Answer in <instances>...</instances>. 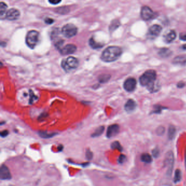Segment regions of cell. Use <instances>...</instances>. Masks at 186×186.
Returning a JSON list of instances; mask_svg holds the SVG:
<instances>
[{"label":"cell","instance_id":"1","mask_svg":"<svg viewBox=\"0 0 186 186\" xmlns=\"http://www.w3.org/2000/svg\"><path fill=\"white\" fill-rule=\"evenodd\" d=\"M156 72L154 70H148L140 76V83L144 86H146L151 92H156L159 89V86L156 83Z\"/></svg>","mask_w":186,"mask_h":186},{"label":"cell","instance_id":"2","mask_svg":"<svg viewBox=\"0 0 186 186\" xmlns=\"http://www.w3.org/2000/svg\"><path fill=\"white\" fill-rule=\"evenodd\" d=\"M122 51L120 47L111 46L106 48L103 51L101 59L106 62H111L118 59L122 54Z\"/></svg>","mask_w":186,"mask_h":186},{"label":"cell","instance_id":"3","mask_svg":"<svg viewBox=\"0 0 186 186\" xmlns=\"http://www.w3.org/2000/svg\"><path fill=\"white\" fill-rule=\"evenodd\" d=\"M39 32L35 30L29 31L26 37V43L31 49H34L37 45L39 41Z\"/></svg>","mask_w":186,"mask_h":186},{"label":"cell","instance_id":"4","mask_svg":"<svg viewBox=\"0 0 186 186\" xmlns=\"http://www.w3.org/2000/svg\"><path fill=\"white\" fill-rule=\"evenodd\" d=\"M79 66V61L76 57H69L66 59L62 61L61 66L65 71H69L73 69H75Z\"/></svg>","mask_w":186,"mask_h":186},{"label":"cell","instance_id":"5","mask_svg":"<svg viewBox=\"0 0 186 186\" xmlns=\"http://www.w3.org/2000/svg\"><path fill=\"white\" fill-rule=\"evenodd\" d=\"M78 32V29L72 24H68L64 26L61 30V33L64 37L67 38H72L75 36Z\"/></svg>","mask_w":186,"mask_h":186},{"label":"cell","instance_id":"6","mask_svg":"<svg viewBox=\"0 0 186 186\" xmlns=\"http://www.w3.org/2000/svg\"><path fill=\"white\" fill-rule=\"evenodd\" d=\"M173 163L174 156L173 152L170 151L166 153L164 160V164L165 167L167 168V174L168 175H171L173 169Z\"/></svg>","mask_w":186,"mask_h":186},{"label":"cell","instance_id":"7","mask_svg":"<svg viewBox=\"0 0 186 186\" xmlns=\"http://www.w3.org/2000/svg\"><path fill=\"white\" fill-rule=\"evenodd\" d=\"M155 13L148 6H144L141 10V17L144 20H150L155 17Z\"/></svg>","mask_w":186,"mask_h":186},{"label":"cell","instance_id":"8","mask_svg":"<svg viewBox=\"0 0 186 186\" xmlns=\"http://www.w3.org/2000/svg\"><path fill=\"white\" fill-rule=\"evenodd\" d=\"M162 30V27L159 25H153L149 29L147 36L150 39H155L160 34Z\"/></svg>","mask_w":186,"mask_h":186},{"label":"cell","instance_id":"9","mask_svg":"<svg viewBox=\"0 0 186 186\" xmlns=\"http://www.w3.org/2000/svg\"><path fill=\"white\" fill-rule=\"evenodd\" d=\"M136 86V80L134 78H130L126 80L123 84L124 89L128 92H132L135 90Z\"/></svg>","mask_w":186,"mask_h":186},{"label":"cell","instance_id":"10","mask_svg":"<svg viewBox=\"0 0 186 186\" xmlns=\"http://www.w3.org/2000/svg\"><path fill=\"white\" fill-rule=\"evenodd\" d=\"M20 15V13L19 10L15 8H10L7 12L5 17L7 20L13 21L17 20L19 17Z\"/></svg>","mask_w":186,"mask_h":186},{"label":"cell","instance_id":"11","mask_svg":"<svg viewBox=\"0 0 186 186\" xmlns=\"http://www.w3.org/2000/svg\"><path fill=\"white\" fill-rule=\"evenodd\" d=\"M76 50V47L72 44H68L66 46L62 48L60 50V52L62 55H67L74 53Z\"/></svg>","mask_w":186,"mask_h":186},{"label":"cell","instance_id":"12","mask_svg":"<svg viewBox=\"0 0 186 186\" xmlns=\"http://www.w3.org/2000/svg\"><path fill=\"white\" fill-rule=\"evenodd\" d=\"M0 178L1 180H10L12 178L11 173L8 168L5 165H2L0 169Z\"/></svg>","mask_w":186,"mask_h":186},{"label":"cell","instance_id":"13","mask_svg":"<svg viewBox=\"0 0 186 186\" xmlns=\"http://www.w3.org/2000/svg\"><path fill=\"white\" fill-rule=\"evenodd\" d=\"M120 127L117 124H113L108 127L106 131V136L108 138H112L117 135L119 132Z\"/></svg>","mask_w":186,"mask_h":186},{"label":"cell","instance_id":"14","mask_svg":"<svg viewBox=\"0 0 186 186\" xmlns=\"http://www.w3.org/2000/svg\"><path fill=\"white\" fill-rule=\"evenodd\" d=\"M136 103L133 99H129L126 102L125 106H124V109L127 111V113H130L133 112L135 110L136 108Z\"/></svg>","mask_w":186,"mask_h":186},{"label":"cell","instance_id":"15","mask_svg":"<svg viewBox=\"0 0 186 186\" xmlns=\"http://www.w3.org/2000/svg\"><path fill=\"white\" fill-rule=\"evenodd\" d=\"M176 37V34L175 31L170 30L169 32L164 36V41L167 43H171L175 40Z\"/></svg>","mask_w":186,"mask_h":186},{"label":"cell","instance_id":"16","mask_svg":"<svg viewBox=\"0 0 186 186\" xmlns=\"http://www.w3.org/2000/svg\"><path fill=\"white\" fill-rule=\"evenodd\" d=\"M172 51L170 50L168 48H162L158 51V55H159L162 57H168L172 54Z\"/></svg>","mask_w":186,"mask_h":186},{"label":"cell","instance_id":"17","mask_svg":"<svg viewBox=\"0 0 186 186\" xmlns=\"http://www.w3.org/2000/svg\"><path fill=\"white\" fill-rule=\"evenodd\" d=\"M89 45L90 47H91L92 49H99L101 48L104 46L103 44H101V43H98L94 41L93 38H91L89 40Z\"/></svg>","mask_w":186,"mask_h":186},{"label":"cell","instance_id":"18","mask_svg":"<svg viewBox=\"0 0 186 186\" xmlns=\"http://www.w3.org/2000/svg\"><path fill=\"white\" fill-rule=\"evenodd\" d=\"M120 22L117 19H115L111 22L109 26V30L110 32H113L116 30L120 26Z\"/></svg>","mask_w":186,"mask_h":186},{"label":"cell","instance_id":"19","mask_svg":"<svg viewBox=\"0 0 186 186\" xmlns=\"http://www.w3.org/2000/svg\"><path fill=\"white\" fill-rule=\"evenodd\" d=\"M173 62L175 64H186V57L185 56H178L173 59Z\"/></svg>","mask_w":186,"mask_h":186},{"label":"cell","instance_id":"20","mask_svg":"<svg viewBox=\"0 0 186 186\" xmlns=\"http://www.w3.org/2000/svg\"><path fill=\"white\" fill-rule=\"evenodd\" d=\"M176 128L173 126H170L168 129V136L170 140H172L175 137L176 134Z\"/></svg>","mask_w":186,"mask_h":186},{"label":"cell","instance_id":"21","mask_svg":"<svg viewBox=\"0 0 186 186\" xmlns=\"http://www.w3.org/2000/svg\"><path fill=\"white\" fill-rule=\"evenodd\" d=\"M141 160L146 163H150L152 162V157L148 153H143L141 156Z\"/></svg>","mask_w":186,"mask_h":186},{"label":"cell","instance_id":"22","mask_svg":"<svg viewBox=\"0 0 186 186\" xmlns=\"http://www.w3.org/2000/svg\"><path fill=\"white\" fill-rule=\"evenodd\" d=\"M7 6L4 2H1L0 3V15L1 17L3 16L6 17V14L7 13Z\"/></svg>","mask_w":186,"mask_h":186},{"label":"cell","instance_id":"23","mask_svg":"<svg viewBox=\"0 0 186 186\" xmlns=\"http://www.w3.org/2000/svg\"><path fill=\"white\" fill-rule=\"evenodd\" d=\"M110 77L111 76L109 74H103V75H101V76H99L98 80L101 83L103 84V83H106L109 80Z\"/></svg>","mask_w":186,"mask_h":186},{"label":"cell","instance_id":"24","mask_svg":"<svg viewBox=\"0 0 186 186\" xmlns=\"http://www.w3.org/2000/svg\"><path fill=\"white\" fill-rule=\"evenodd\" d=\"M104 131V127H103V126L99 127V128H98L93 133L91 136L93 138L99 136L100 135H101L102 134V133H103Z\"/></svg>","mask_w":186,"mask_h":186},{"label":"cell","instance_id":"25","mask_svg":"<svg viewBox=\"0 0 186 186\" xmlns=\"http://www.w3.org/2000/svg\"><path fill=\"white\" fill-rule=\"evenodd\" d=\"M181 179V172L180 169H177L175 171L174 176V182L175 183L179 182Z\"/></svg>","mask_w":186,"mask_h":186},{"label":"cell","instance_id":"26","mask_svg":"<svg viewBox=\"0 0 186 186\" xmlns=\"http://www.w3.org/2000/svg\"><path fill=\"white\" fill-rule=\"evenodd\" d=\"M56 12L61 14H67L69 12V9L67 7H60L59 8H56Z\"/></svg>","mask_w":186,"mask_h":186},{"label":"cell","instance_id":"27","mask_svg":"<svg viewBox=\"0 0 186 186\" xmlns=\"http://www.w3.org/2000/svg\"><path fill=\"white\" fill-rule=\"evenodd\" d=\"M111 147L113 149H117L120 151H121L122 150V148L118 141H114V143H113L111 145Z\"/></svg>","mask_w":186,"mask_h":186},{"label":"cell","instance_id":"28","mask_svg":"<svg viewBox=\"0 0 186 186\" xmlns=\"http://www.w3.org/2000/svg\"><path fill=\"white\" fill-rule=\"evenodd\" d=\"M39 134L41 137H42L43 138H50L51 136H53L55 135V134H51V133H47L45 131H40L39 133Z\"/></svg>","mask_w":186,"mask_h":186},{"label":"cell","instance_id":"29","mask_svg":"<svg viewBox=\"0 0 186 186\" xmlns=\"http://www.w3.org/2000/svg\"><path fill=\"white\" fill-rule=\"evenodd\" d=\"M164 131H165V129L164 127H158L157 129V134L158 135H163L164 133Z\"/></svg>","mask_w":186,"mask_h":186},{"label":"cell","instance_id":"30","mask_svg":"<svg viewBox=\"0 0 186 186\" xmlns=\"http://www.w3.org/2000/svg\"><path fill=\"white\" fill-rule=\"evenodd\" d=\"M126 159V157L123 155H121L120 156L119 158H118V163L120 164H122L125 162Z\"/></svg>","mask_w":186,"mask_h":186},{"label":"cell","instance_id":"31","mask_svg":"<svg viewBox=\"0 0 186 186\" xmlns=\"http://www.w3.org/2000/svg\"><path fill=\"white\" fill-rule=\"evenodd\" d=\"M152 155L154 157L157 158L158 157L159 155V150L158 148H155L152 151Z\"/></svg>","mask_w":186,"mask_h":186},{"label":"cell","instance_id":"32","mask_svg":"<svg viewBox=\"0 0 186 186\" xmlns=\"http://www.w3.org/2000/svg\"><path fill=\"white\" fill-rule=\"evenodd\" d=\"M44 21H45V22L47 24H52L53 22H54V20L52 19H51V18H50V17H47V18H45V20H44Z\"/></svg>","mask_w":186,"mask_h":186},{"label":"cell","instance_id":"33","mask_svg":"<svg viewBox=\"0 0 186 186\" xmlns=\"http://www.w3.org/2000/svg\"><path fill=\"white\" fill-rule=\"evenodd\" d=\"M86 157L87 159H89V160H90L91 158H92V153L91 152L90 150H88L86 151Z\"/></svg>","mask_w":186,"mask_h":186},{"label":"cell","instance_id":"34","mask_svg":"<svg viewBox=\"0 0 186 186\" xmlns=\"http://www.w3.org/2000/svg\"><path fill=\"white\" fill-rule=\"evenodd\" d=\"M180 39L183 41H186V32L180 34Z\"/></svg>","mask_w":186,"mask_h":186},{"label":"cell","instance_id":"35","mask_svg":"<svg viewBox=\"0 0 186 186\" xmlns=\"http://www.w3.org/2000/svg\"><path fill=\"white\" fill-rule=\"evenodd\" d=\"M163 108H161V106H156L155 110L154 111V113H161V111L162 110Z\"/></svg>","mask_w":186,"mask_h":186},{"label":"cell","instance_id":"36","mask_svg":"<svg viewBox=\"0 0 186 186\" xmlns=\"http://www.w3.org/2000/svg\"><path fill=\"white\" fill-rule=\"evenodd\" d=\"M8 131H7V130H5L3 131H1V136L3 138H4L6 136H7V135H8Z\"/></svg>","mask_w":186,"mask_h":186},{"label":"cell","instance_id":"37","mask_svg":"<svg viewBox=\"0 0 186 186\" xmlns=\"http://www.w3.org/2000/svg\"><path fill=\"white\" fill-rule=\"evenodd\" d=\"M185 86V83L184 82H182V81L179 82L177 85V86L178 88H183Z\"/></svg>","mask_w":186,"mask_h":186},{"label":"cell","instance_id":"38","mask_svg":"<svg viewBox=\"0 0 186 186\" xmlns=\"http://www.w3.org/2000/svg\"><path fill=\"white\" fill-rule=\"evenodd\" d=\"M49 3L51 4H57L61 2V1H56V0H52V1H49Z\"/></svg>","mask_w":186,"mask_h":186},{"label":"cell","instance_id":"39","mask_svg":"<svg viewBox=\"0 0 186 186\" xmlns=\"http://www.w3.org/2000/svg\"><path fill=\"white\" fill-rule=\"evenodd\" d=\"M182 48L183 49H184V50H186V44H185V45H182Z\"/></svg>","mask_w":186,"mask_h":186},{"label":"cell","instance_id":"40","mask_svg":"<svg viewBox=\"0 0 186 186\" xmlns=\"http://www.w3.org/2000/svg\"><path fill=\"white\" fill-rule=\"evenodd\" d=\"M185 165H186V155H185Z\"/></svg>","mask_w":186,"mask_h":186},{"label":"cell","instance_id":"41","mask_svg":"<svg viewBox=\"0 0 186 186\" xmlns=\"http://www.w3.org/2000/svg\"><path fill=\"white\" fill-rule=\"evenodd\" d=\"M13 186V185H9V186Z\"/></svg>","mask_w":186,"mask_h":186}]
</instances>
